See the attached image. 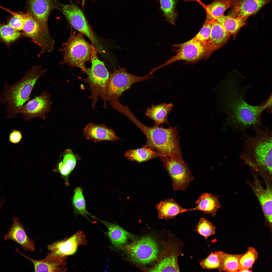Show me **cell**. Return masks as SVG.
Segmentation results:
<instances>
[{
	"mask_svg": "<svg viewBox=\"0 0 272 272\" xmlns=\"http://www.w3.org/2000/svg\"><path fill=\"white\" fill-rule=\"evenodd\" d=\"M242 79L228 77L221 81L218 86L219 109L226 115L225 127L243 132L249 128H264L261 115L264 110H271V97L257 106L249 104L245 96L250 85L240 87Z\"/></svg>",
	"mask_w": 272,
	"mask_h": 272,
	"instance_id": "cell-1",
	"label": "cell"
},
{
	"mask_svg": "<svg viewBox=\"0 0 272 272\" xmlns=\"http://www.w3.org/2000/svg\"><path fill=\"white\" fill-rule=\"evenodd\" d=\"M255 135H245L240 159L244 164L262 175H272V131L256 126Z\"/></svg>",
	"mask_w": 272,
	"mask_h": 272,
	"instance_id": "cell-2",
	"label": "cell"
},
{
	"mask_svg": "<svg viewBox=\"0 0 272 272\" xmlns=\"http://www.w3.org/2000/svg\"><path fill=\"white\" fill-rule=\"evenodd\" d=\"M120 112L128 118L144 134L147 139L146 146L163 156L182 158L176 127L164 128L155 125L152 127L147 126L139 120L126 106L122 107Z\"/></svg>",
	"mask_w": 272,
	"mask_h": 272,
	"instance_id": "cell-3",
	"label": "cell"
},
{
	"mask_svg": "<svg viewBox=\"0 0 272 272\" xmlns=\"http://www.w3.org/2000/svg\"><path fill=\"white\" fill-rule=\"evenodd\" d=\"M44 72V70L34 68L14 84L5 85L0 95V102L6 105L8 118L16 117L18 110L28 100L35 84Z\"/></svg>",
	"mask_w": 272,
	"mask_h": 272,
	"instance_id": "cell-4",
	"label": "cell"
},
{
	"mask_svg": "<svg viewBox=\"0 0 272 272\" xmlns=\"http://www.w3.org/2000/svg\"><path fill=\"white\" fill-rule=\"evenodd\" d=\"M83 35L80 32H72L65 45L63 53L65 63L80 68L84 73L86 69L85 63L91 61L94 53L100 52L88 43Z\"/></svg>",
	"mask_w": 272,
	"mask_h": 272,
	"instance_id": "cell-5",
	"label": "cell"
},
{
	"mask_svg": "<svg viewBox=\"0 0 272 272\" xmlns=\"http://www.w3.org/2000/svg\"><path fill=\"white\" fill-rule=\"evenodd\" d=\"M148 74L138 76L128 73L125 68L115 69L110 77L105 88L99 96L104 100V106L107 101H119V98L126 90L135 83L153 78Z\"/></svg>",
	"mask_w": 272,
	"mask_h": 272,
	"instance_id": "cell-6",
	"label": "cell"
},
{
	"mask_svg": "<svg viewBox=\"0 0 272 272\" xmlns=\"http://www.w3.org/2000/svg\"><path fill=\"white\" fill-rule=\"evenodd\" d=\"M97 53L93 54L91 61V66L86 68L84 72L87 75V77L83 79L89 85L88 89L91 93L89 98L92 99L93 108L98 100V96H100L103 93L110 76L104 63L98 57Z\"/></svg>",
	"mask_w": 272,
	"mask_h": 272,
	"instance_id": "cell-7",
	"label": "cell"
},
{
	"mask_svg": "<svg viewBox=\"0 0 272 272\" xmlns=\"http://www.w3.org/2000/svg\"><path fill=\"white\" fill-rule=\"evenodd\" d=\"M134 262L145 265L155 261L158 257L159 250L155 241L149 236L143 237L122 247Z\"/></svg>",
	"mask_w": 272,
	"mask_h": 272,
	"instance_id": "cell-8",
	"label": "cell"
},
{
	"mask_svg": "<svg viewBox=\"0 0 272 272\" xmlns=\"http://www.w3.org/2000/svg\"><path fill=\"white\" fill-rule=\"evenodd\" d=\"M168 234V239L164 244L158 262L149 269V271H180L178 257L181 254L183 244L173 233L169 232Z\"/></svg>",
	"mask_w": 272,
	"mask_h": 272,
	"instance_id": "cell-9",
	"label": "cell"
},
{
	"mask_svg": "<svg viewBox=\"0 0 272 272\" xmlns=\"http://www.w3.org/2000/svg\"><path fill=\"white\" fill-rule=\"evenodd\" d=\"M160 158L171 179L173 190H185L194 178L183 158L164 156Z\"/></svg>",
	"mask_w": 272,
	"mask_h": 272,
	"instance_id": "cell-10",
	"label": "cell"
},
{
	"mask_svg": "<svg viewBox=\"0 0 272 272\" xmlns=\"http://www.w3.org/2000/svg\"><path fill=\"white\" fill-rule=\"evenodd\" d=\"M87 242L84 233L78 231L68 238L49 245L47 248L50 252L41 260L50 262L66 258L67 256L75 253L79 246L85 245Z\"/></svg>",
	"mask_w": 272,
	"mask_h": 272,
	"instance_id": "cell-11",
	"label": "cell"
},
{
	"mask_svg": "<svg viewBox=\"0 0 272 272\" xmlns=\"http://www.w3.org/2000/svg\"><path fill=\"white\" fill-rule=\"evenodd\" d=\"M173 46L178 48L176 51V54L162 65L153 67L151 71L152 73L176 61L183 60L189 62L194 61L203 57L209 54L206 46L193 38L184 43Z\"/></svg>",
	"mask_w": 272,
	"mask_h": 272,
	"instance_id": "cell-12",
	"label": "cell"
},
{
	"mask_svg": "<svg viewBox=\"0 0 272 272\" xmlns=\"http://www.w3.org/2000/svg\"><path fill=\"white\" fill-rule=\"evenodd\" d=\"M50 97V95L47 91L43 92L22 105L18 110V113L22 114L26 121L37 118L45 119L46 114L51 110Z\"/></svg>",
	"mask_w": 272,
	"mask_h": 272,
	"instance_id": "cell-13",
	"label": "cell"
},
{
	"mask_svg": "<svg viewBox=\"0 0 272 272\" xmlns=\"http://www.w3.org/2000/svg\"><path fill=\"white\" fill-rule=\"evenodd\" d=\"M62 11L73 27L87 37L94 45L95 41L93 32L82 10L76 6L71 4L64 5Z\"/></svg>",
	"mask_w": 272,
	"mask_h": 272,
	"instance_id": "cell-14",
	"label": "cell"
},
{
	"mask_svg": "<svg viewBox=\"0 0 272 272\" xmlns=\"http://www.w3.org/2000/svg\"><path fill=\"white\" fill-rule=\"evenodd\" d=\"M254 177V181L250 185L251 187L260 202L266 221L271 228L272 220L271 186L265 180L266 189H265L258 178L255 176Z\"/></svg>",
	"mask_w": 272,
	"mask_h": 272,
	"instance_id": "cell-15",
	"label": "cell"
},
{
	"mask_svg": "<svg viewBox=\"0 0 272 272\" xmlns=\"http://www.w3.org/2000/svg\"><path fill=\"white\" fill-rule=\"evenodd\" d=\"M270 0H231V9L228 15L238 18L248 17L254 14Z\"/></svg>",
	"mask_w": 272,
	"mask_h": 272,
	"instance_id": "cell-16",
	"label": "cell"
},
{
	"mask_svg": "<svg viewBox=\"0 0 272 272\" xmlns=\"http://www.w3.org/2000/svg\"><path fill=\"white\" fill-rule=\"evenodd\" d=\"M12 221V226L4 236V239L6 241L11 240L14 241L26 252L35 251V242L29 238L18 218L16 216L14 217Z\"/></svg>",
	"mask_w": 272,
	"mask_h": 272,
	"instance_id": "cell-17",
	"label": "cell"
},
{
	"mask_svg": "<svg viewBox=\"0 0 272 272\" xmlns=\"http://www.w3.org/2000/svg\"><path fill=\"white\" fill-rule=\"evenodd\" d=\"M83 134L86 139L94 142L115 141L120 139L113 129L104 124H88L83 129Z\"/></svg>",
	"mask_w": 272,
	"mask_h": 272,
	"instance_id": "cell-18",
	"label": "cell"
},
{
	"mask_svg": "<svg viewBox=\"0 0 272 272\" xmlns=\"http://www.w3.org/2000/svg\"><path fill=\"white\" fill-rule=\"evenodd\" d=\"M23 25V30L27 36L31 38L39 45L43 41L44 29L31 12L22 14Z\"/></svg>",
	"mask_w": 272,
	"mask_h": 272,
	"instance_id": "cell-19",
	"label": "cell"
},
{
	"mask_svg": "<svg viewBox=\"0 0 272 272\" xmlns=\"http://www.w3.org/2000/svg\"><path fill=\"white\" fill-rule=\"evenodd\" d=\"M31 13L41 27L47 30V22L51 10V0H29Z\"/></svg>",
	"mask_w": 272,
	"mask_h": 272,
	"instance_id": "cell-20",
	"label": "cell"
},
{
	"mask_svg": "<svg viewBox=\"0 0 272 272\" xmlns=\"http://www.w3.org/2000/svg\"><path fill=\"white\" fill-rule=\"evenodd\" d=\"M230 36L222 26L213 18L210 37L206 45L209 53L222 46Z\"/></svg>",
	"mask_w": 272,
	"mask_h": 272,
	"instance_id": "cell-21",
	"label": "cell"
},
{
	"mask_svg": "<svg viewBox=\"0 0 272 272\" xmlns=\"http://www.w3.org/2000/svg\"><path fill=\"white\" fill-rule=\"evenodd\" d=\"M159 219L168 220L175 218L178 214L190 211L180 206L172 199L167 198L161 200L155 206Z\"/></svg>",
	"mask_w": 272,
	"mask_h": 272,
	"instance_id": "cell-22",
	"label": "cell"
},
{
	"mask_svg": "<svg viewBox=\"0 0 272 272\" xmlns=\"http://www.w3.org/2000/svg\"><path fill=\"white\" fill-rule=\"evenodd\" d=\"M218 198L217 195L208 193H203L199 196L195 202L196 206L190 209V211H201L213 217L220 207Z\"/></svg>",
	"mask_w": 272,
	"mask_h": 272,
	"instance_id": "cell-23",
	"label": "cell"
},
{
	"mask_svg": "<svg viewBox=\"0 0 272 272\" xmlns=\"http://www.w3.org/2000/svg\"><path fill=\"white\" fill-rule=\"evenodd\" d=\"M16 252L27 259L32 263L35 272H64L67 270L64 266L66 263V258L50 262L37 260L28 257L16 249Z\"/></svg>",
	"mask_w": 272,
	"mask_h": 272,
	"instance_id": "cell-24",
	"label": "cell"
},
{
	"mask_svg": "<svg viewBox=\"0 0 272 272\" xmlns=\"http://www.w3.org/2000/svg\"><path fill=\"white\" fill-rule=\"evenodd\" d=\"M94 219L99 221L107 228V234L113 245L116 247H120L127 242L131 236V233L116 224L103 221L95 216Z\"/></svg>",
	"mask_w": 272,
	"mask_h": 272,
	"instance_id": "cell-25",
	"label": "cell"
},
{
	"mask_svg": "<svg viewBox=\"0 0 272 272\" xmlns=\"http://www.w3.org/2000/svg\"><path fill=\"white\" fill-rule=\"evenodd\" d=\"M173 107L172 103L168 104L164 103L156 105H152L147 109L145 115L154 121L155 125L158 126L164 123L169 125L168 115Z\"/></svg>",
	"mask_w": 272,
	"mask_h": 272,
	"instance_id": "cell-26",
	"label": "cell"
},
{
	"mask_svg": "<svg viewBox=\"0 0 272 272\" xmlns=\"http://www.w3.org/2000/svg\"><path fill=\"white\" fill-rule=\"evenodd\" d=\"M124 156L128 160L140 163L163 156L159 152L145 145L141 148L127 150L124 153Z\"/></svg>",
	"mask_w": 272,
	"mask_h": 272,
	"instance_id": "cell-27",
	"label": "cell"
},
{
	"mask_svg": "<svg viewBox=\"0 0 272 272\" xmlns=\"http://www.w3.org/2000/svg\"><path fill=\"white\" fill-rule=\"evenodd\" d=\"M248 17L235 18L224 15L214 19L220 23L230 36L235 35L246 24Z\"/></svg>",
	"mask_w": 272,
	"mask_h": 272,
	"instance_id": "cell-28",
	"label": "cell"
},
{
	"mask_svg": "<svg viewBox=\"0 0 272 272\" xmlns=\"http://www.w3.org/2000/svg\"><path fill=\"white\" fill-rule=\"evenodd\" d=\"M215 253L221 260V267L218 269L220 271L239 272V260L241 254H230L222 251H217Z\"/></svg>",
	"mask_w": 272,
	"mask_h": 272,
	"instance_id": "cell-29",
	"label": "cell"
},
{
	"mask_svg": "<svg viewBox=\"0 0 272 272\" xmlns=\"http://www.w3.org/2000/svg\"><path fill=\"white\" fill-rule=\"evenodd\" d=\"M79 157L75 154L70 149L65 150L62 160L59 163L58 170L60 173L65 177H68L75 168Z\"/></svg>",
	"mask_w": 272,
	"mask_h": 272,
	"instance_id": "cell-30",
	"label": "cell"
},
{
	"mask_svg": "<svg viewBox=\"0 0 272 272\" xmlns=\"http://www.w3.org/2000/svg\"><path fill=\"white\" fill-rule=\"evenodd\" d=\"M205 9L207 15L215 19L224 15L225 11L231 5V0H215L207 5L199 2Z\"/></svg>",
	"mask_w": 272,
	"mask_h": 272,
	"instance_id": "cell-31",
	"label": "cell"
},
{
	"mask_svg": "<svg viewBox=\"0 0 272 272\" xmlns=\"http://www.w3.org/2000/svg\"><path fill=\"white\" fill-rule=\"evenodd\" d=\"M72 203L75 215H80L89 220L87 216L89 215L91 216L92 215L86 210L82 189L79 187L75 189Z\"/></svg>",
	"mask_w": 272,
	"mask_h": 272,
	"instance_id": "cell-32",
	"label": "cell"
},
{
	"mask_svg": "<svg viewBox=\"0 0 272 272\" xmlns=\"http://www.w3.org/2000/svg\"><path fill=\"white\" fill-rule=\"evenodd\" d=\"M161 10L169 23L175 25L178 14L176 10V0H159Z\"/></svg>",
	"mask_w": 272,
	"mask_h": 272,
	"instance_id": "cell-33",
	"label": "cell"
},
{
	"mask_svg": "<svg viewBox=\"0 0 272 272\" xmlns=\"http://www.w3.org/2000/svg\"><path fill=\"white\" fill-rule=\"evenodd\" d=\"M257 252L253 248L249 247L246 252L241 254L239 260V272L245 269H250L258 258Z\"/></svg>",
	"mask_w": 272,
	"mask_h": 272,
	"instance_id": "cell-34",
	"label": "cell"
},
{
	"mask_svg": "<svg viewBox=\"0 0 272 272\" xmlns=\"http://www.w3.org/2000/svg\"><path fill=\"white\" fill-rule=\"evenodd\" d=\"M18 31L8 24H0V40L7 44L12 43L20 36Z\"/></svg>",
	"mask_w": 272,
	"mask_h": 272,
	"instance_id": "cell-35",
	"label": "cell"
},
{
	"mask_svg": "<svg viewBox=\"0 0 272 272\" xmlns=\"http://www.w3.org/2000/svg\"><path fill=\"white\" fill-rule=\"evenodd\" d=\"M213 18L207 15L205 21L200 30L193 38L206 46L210 35Z\"/></svg>",
	"mask_w": 272,
	"mask_h": 272,
	"instance_id": "cell-36",
	"label": "cell"
},
{
	"mask_svg": "<svg viewBox=\"0 0 272 272\" xmlns=\"http://www.w3.org/2000/svg\"><path fill=\"white\" fill-rule=\"evenodd\" d=\"M215 226L204 217L200 219L196 227V231L200 235L204 236L206 240L208 237L214 234Z\"/></svg>",
	"mask_w": 272,
	"mask_h": 272,
	"instance_id": "cell-37",
	"label": "cell"
},
{
	"mask_svg": "<svg viewBox=\"0 0 272 272\" xmlns=\"http://www.w3.org/2000/svg\"><path fill=\"white\" fill-rule=\"evenodd\" d=\"M199 263L203 269L208 270L218 269L221 266L222 261L217 255L212 252L206 258L200 260Z\"/></svg>",
	"mask_w": 272,
	"mask_h": 272,
	"instance_id": "cell-38",
	"label": "cell"
},
{
	"mask_svg": "<svg viewBox=\"0 0 272 272\" xmlns=\"http://www.w3.org/2000/svg\"><path fill=\"white\" fill-rule=\"evenodd\" d=\"M13 16L8 21V24L18 30H23V22L22 14H19L9 10Z\"/></svg>",
	"mask_w": 272,
	"mask_h": 272,
	"instance_id": "cell-39",
	"label": "cell"
},
{
	"mask_svg": "<svg viewBox=\"0 0 272 272\" xmlns=\"http://www.w3.org/2000/svg\"><path fill=\"white\" fill-rule=\"evenodd\" d=\"M22 138L21 132L19 130L13 129L10 133L9 140L12 144L16 145L20 143Z\"/></svg>",
	"mask_w": 272,
	"mask_h": 272,
	"instance_id": "cell-40",
	"label": "cell"
},
{
	"mask_svg": "<svg viewBox=\"0 0 272 272\" xmlns=\"http://www.w3.org/2000/svg\"><path fill=\"white\" fill-rule=\"evenodd\" d=\"M252 270H250V269H245L242 270L240 272H252Z\"/></svg>",
	"mask_w": 272,
	"mask_h": 272,
	"instance_id": "cell-41",
	"label": "cell"
},
{
	"mask_svg": "<svg viewBox=\"0 0 272 272\" xmlns=\"http://www.w3.org/2000/svg\"><path fill=\"white\" fill-rule=\"evenodd\" d=\"M3 198H2L0 201V210L2 206L5 202V201H3Z\"/></svg>",
	"mask_w": 272,
	"mask_h": 272,
	"instance_id": "cell-42",
	"label": "cell"
},
{
	"mask_svg": "<svg viewBox=\"0 0 272 272\" xmlns=\"http://www.w3.org/2000/svg\"><path fill=\"white\" fill-rule=\"evenodd\" d=\"M184 0L185 1H186H186H196L197 2H199L200 1V0Z\"/></svg>",
	"mask_w": 272,
	"mask_h": 272,
	"instance_id": "cell-43",
	"label": "cell"
},
{
	"mask_svg": "<svg viewBox=\"0 0 272 272\" xmlns=\"http://www.w3.org/2000/svg\"><path fill=\"white\" fill-rule=\"evenodd\" d=\"M81 0L82 1V5H84V2H85V1L86 0ZM91 0V1H95V0Z\"/></svg>",
	"mask_w": 272,
	"mask_h": 272,
	"instance_id": "cell-44",
	"label": "cell"
}]
</instances>
